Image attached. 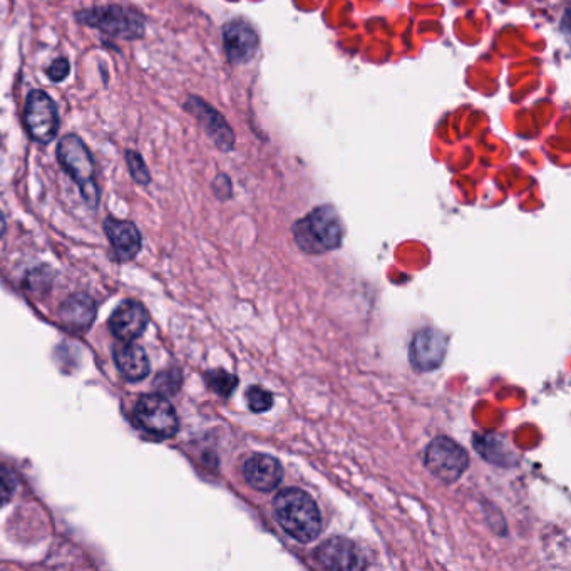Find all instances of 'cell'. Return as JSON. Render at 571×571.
<instances>
[{
    "label": "cell",
    "mask_w": 571,
    "mask_h": 571,
    "mask_svg": "<svg viewBox=\"0 0 571 571\" xmlns=\"http://www.w3.org/2000/svg\"><path fill=\"white\" fill-rule=\"evenodd\" d=\"M273 515L280 528L299 543L314 541L322 531L319 506L304 489H282L273 499Z\"/></svg>",
    "instance_id": "6da1fadb"
},
{
    "label": "cell",
    "mask_w": 571,
    "mask_h": 571,
    "mask_svg": "<svg viewBox=\"0 0 571 571\" xmlns=\"http://www.w3.org/2000/svg\"><path fill=\"white\" fill-rule=\"evenodd\" d=\"M292 233L300 250L310 255H319L342 245L344 227L339 213L332 206L325 205L315 208L295 223Z\"/></svg>",
    "instance_id": "7a4b0ae2"
},
{
    "label": "cell",
    "mask_w": 571,
    "mask_h": 571,
    "mask_svg": "<svg viewBox=\"0 0 571 571\" xmlns=\"http://www.w3.org/2000/svg\"><path fill=\"white\" fill-rule=\"evenodd\" d=\"M57 156L61 166L78 183L81 195L89 206H98L99 188L96 183V168H94L93 156L89 153L88 146L83 141L69 134L59 141Z\"/></svg>",
    "instance_id": "3957f363"
},
{
    "label": "cell",
    "mask_w": 571,
    "mask_h": 571,
    "mask_svg": "<svg viewBox=\"0 0 571 571\" xmlns=\"http://www.w3.org/2000/svg\"><path fill=\"white\" fill-rule=\"evenodd\" d=\"M134 422L146 436L158 441L173 438L180 427L175 407L160 394H150L139 399L134 407Z\"/></svg>",
    "instance_id": "277c9868"
},
{
    "label": "cell",
    "mask_w": 571,
    "mask_h": 571,
    "mask_svg": "<svg viewBox=\"0 0 571 571\" xmlns=\"http://www.w3.org/2000/svg\"><path fill=\"white\" fill-rule=\"evenodd\" d=\"M424 464L434 478L443 483H456L468 469L469 456L453 439L436 438L424 451Z\"/></svg>",
    "instance_id": "5b68a950"
},
{
    "label": "cell",
    "mask_w": 571,
    "mask_h": 571,
    "mask_svg": "<svg viewBox=\"0 0 571 571\" xmlns=\"http://www.w3.org/2000/svg\"><path fill=\"white\" fill-rule=\"evenodd\" d=\"M79 22L96 27L99 31L119 39H138L145 34V22L124 7H98L91 11L79 12Z\"/></svg>",
    "instance_id": "8992f818"
},
{
    "label": "cell",
    "mask_w": 571,
    "mask_h": 571,
    "mask_svg": "<svg viewBox=\"0 0 571 571\" xmlns=\"http://www.w3.org/2000/svg\"><path fill=\"white\" fill-rule=\"evenodd\" d=\"M26 126L37 143H51L59 129V116L54 101L44 91H32L27 98Z\"/></svg>",
    "instance_id": "52a82bcc"
},
{
    "label": "cell",
    "mask_w": 571,
    "mask_h": 571,
    "mask_svg": "<svg viewBox=\"0 0 571 571\" xmlns=\"http://www.w3.org/2000/svg\"><path fill=\"white\" fill-rule=\"evenodd\" d=\"M448 352V335L441 330L422 329L409 345V361L419 372H431L443 364Z\"/></svg>",
    "instance_id": "ba28073f"
},
{
    "label": "cell",
    "mask_w": 571,
    "mask_h": 571,
    "mask_svg": "<svg viewBox=\"0 0 571 571\" xmlns=\"http://www.w3.org/2000/svg\"><path fill=\"white\" fill-rule=\"evenodd\" d=\"M314 555L317 563L327 570H362L367 566L361 548L342 536L324 541Z\"/></svg>",
    "instance_id": "9c48e42d"
},
{
    "label": "cell",
    "mask_w": 571,
    "mask_h": 571,
    "mask_svg": "<svg viewBox=\"0 0 571 571\" xmlns=\"http://www.w3.org/2000/svg\"><path fill=\"white\" fill-rule=\"evenodd\" d=\"M223 46H225L228 61L233 62V64H245L257 52V32L248 22H228L223 29Z\"/></svg>",
    "instance_id": "30bf717a"
},
{
    "label": "cell",
    "mask_w": 571,
    "mask_h": 571,
    "mask_svg": "<svg viewBox=\"0 0 571 571\" xmlns=\"http://www.w3.org/2000/svg\"><path fill=\"white\" fill-rule=\"evenodd\" d=\"M186 109L191 114H195V118H198V121L203 124L206 133L220 150H232L235 136H233L232 128L228 126L227 121L222 114L218 113L217 109L211 108L210 104H206L205 101H201L195 96L188 99Z\"/></svg>",
    "instance_id": "8fae6325"
},
{
    "label": "cell",
    "mask_w": 571,
    "mask_h": 571,
    "mask_svg": "<svg viewBox=\"0 0 571 571\" xmlns=\"http://www.w3.org/2000/svg\"><path fill=\"white\" fill-rule=\"evenodd\" d=\"M243 478L255 491L270 493L282 483V464L268 454H253L243 464Z\"/></svg>",
    "instance_id": "7c38bea8"
},
{
    "label": "cell",
    "mask_w": 571,
    "mask_h": 571,
    "mask_svg": "<svg viewBox=\"0 0 571 571\" xmlns=\"http://www.w3.org/2000/svg\"><path fill=\"white\" fill-rule=\"evenodd\" d=\"M148 312L143 305L138 302H124L114 310L111 319H109V329L113 332L114 337L123 342H133L143 334L148 325Z\"/></svg>",
    "instance_id": "4fadbf2b"
},
{
    "label": "cell",
    "mask_w": 571,
    "mask_h": 571,
    "mask_svg": "<svg viewBox=\"0 0 571 571\" xmlns=\"http://www.w3.org/2000/svg\"><path fill=\"white\" fill-rule=\"evenodd\" d=\"M114 362L126 381H143L150 374V359L141 345L123 342L114 347Z\"/></svg>",
    "instance_id": "5bb4252c"
},
{
    "label": "cell",
    "mask_w": 571,
    "mask_h": 571,
    "mask_svg": "<svg viewBox=\"0 0 571 571\" xmlns=\"http://www.w3.org/2000/svg\"><path fill=\"white\" fill-rule=\"evenodd\" d=\"M104 232L113 245L119 260H131L136 257L141 248V233L133 223L121 222L116 218H108L104 222Z\"/></svg>",
    "instance_id": "9a60e30c"
},
{
    "label": "cell",
    "mask_w": 571,
    "mask_h": 571,
    "mask_svg": "<svg viewBox=\"0 0 571 571\" xmlns=\"http://www.w3.org/2000/svg\"><path fill=\"white\" fill-rule=\"evenodd\" d=\"M94 317H96V304L89 295H73L62 304L61 320L69 329L78 332L89 329Z\"/></svg>",
    "instance_id": "2e32d148"
},
{
    "label": "cell",
    "mask_w": 571,
    "mask_h": 571,
    "mask_svg": "<svg viewBox=\"0 0 571 571\" xmlns=\"http://www.w3.org/2000/svg\"><path fill=\"white\" fill-rule=\"evenodd\" d=\"M206 381H208L211 391L217 392L218 396L222 397L230 396L238 384L237 376H233V374L223 371V369L208 372Z\"/></svg>",
    "instance_id": "e0dca14e"
},
{
    "label": "cell",
    "mask_w": 571,
    "mask_h": 571,
    "mask_svg": "<svg viewBox=\"0 0 571 571\" xmlns=\"http://www.w3.org/2000/svg\"><path fill=\"white\" fill-rule=\"evenodd\" d=\"M247 404L250 411L257 412V414L267 412L272 409L273 396L262 387L253 386L247 391Z\"/></svg>",
    "instance_id": "ac0fdd59"
},
{
    "label": "cell",
    "mask_w": 571,
    "mask_h": 571,
    "mask_svg": "<svg viewBox=\"0 0 571 571\" xmlns=\"http://www.w3.org/2000/svg\"><path fill=\"white\" fill-rule=\"evenodd\" d=\"M126 160H128L129 171L134 180L138 181L139 185H148L151 181L150 171L146 168L143 156L136 153V151H128L126 153Z\"/></svg>",
    "instance_id": "d6986e66"
},
{
    "label": "cell",
    "mask_w": 571,
    "mask_h": 571,
    "mask_svg": "<svg viewBox=\"0 0 571 571\" xmlns=\"http://www.w3.org/2000/svg\"><path fill=\"white\" fill-rule=\"evenodd\" d=\"M17 478L11 469L0 464V508L7 505L11 501L12 496L16 493Z\"/></svg>",
    "instance_id": "ffe728a7"
},
{
    "label": "cell",
    "mask_w": 571,
    "mask_h": 571,
    "mask_svg": "<svg viewBox=\"0 0 571 571\" xmlns=\"http://www.w3.org/2000/svg\"><path fill=\"white\" fill-rule=\"evenodd\" d=\"M69 71H71L69 62L66 59H57L47 69V76H49L52 83H62L69 76Z\"/></svg>",
    "instance_id": "44dd1931"
},
{
    "label": "cell",
    "mask_w": 571,
    "mask_h": 571,
    "mask_svg": "<svg viewBox=\"0 0 571 571\" xmlns=\"http://www.w3.org/2000/svg\"><path fill=\"white\" fill-rule=\"evenodd\" d=\"M6 233V220H4V215L0 213V238L4 237Z\"/></svg>",
    "instance_id": "7402d4cb"
}]
</instances>
